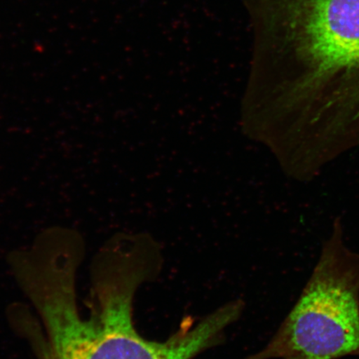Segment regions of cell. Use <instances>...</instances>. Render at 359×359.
I'll return each instance as SVG.
<instances>
[{"mask_svg": "<svg viewBox=\"0 0 359 359\" xmlns=\"http://www.w3.org/2000/svg\"><path fill=\"white\" fill-rule=\"evenodd\" d=\"M257 128L279 163L307 173L359 146V0H246Z\"/></svg>", "mask_w": 359, "mask_h": 359, "instance_id": "obj_1", "label": "cell"}, {"mask_svg": "<svg viewBox=\"0 0 359 359\" xmlns=\"http://www.w3.org/2000/svg\"><path fill=\"white\" fill-rule=\"evenodd\" d=\"M359 357V253L340 219L293 308L266 346L246 359Z\"/></svg>", "mask_w": 359, "mask_h": 359, "instance_id": "obj_2", "label": "cell"}]
</instances>
